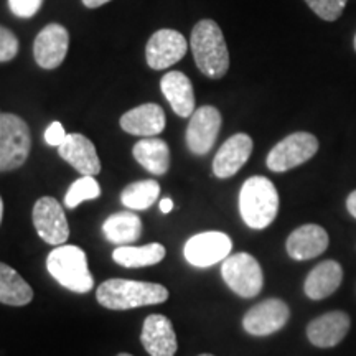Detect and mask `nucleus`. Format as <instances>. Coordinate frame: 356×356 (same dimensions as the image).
I'll use <instances>...</instances> for the list:
<instances>
[{"label":"nucleus","mask_w":356,"mask_h":356,"mask_svg":"<svg viewBox=\"0 0 356 356\" xmlns=\"http://www.w3.org/2000/svg\"><path fill=\"white\" fill-rule=\"evenodd\" d=\"M167 287L155 282L127 279H109L96 291V299L104 309L131 310L137 307L159 305L168 299Z\"/></svg>","instance_id":"1"},{"label":"nucleus","mask_w":356,"mask_h":356,"mask_svg":"<svg viewBox=\"0 0 356 356\" xmlns=\"http://www.w3.org/2000/svg\"><path fill=\"white\" fill-rule=\"evenodd\" d=\"M190 47L195 63L207 78L220 79L229 70V51L225 35L215 20H200L191 30Z\"/></svg>","instance_id":"2"},{"label":"nucleus","mask_w":356,"mask_h":356,"mask_svg":"<svg viewBox=\"0 0 356 356\" xmlns=\"http://www.w3.org/2000/svg\"><path fill=\"white\" fill-rule=\"evenodd\" d=\"M239 213L252 229H264L277 218L279 193L269 178L251 177L239 191Z\"/></svg>","instance_id":"3"},{"label":"nucleus","mask_w":356,"mask_h":356,"mask_svg":"<svg viewBox=\"0 0 356 356\" xmlns=\"http://www.w3.org/2000/svg\"><path fill=\"white\" fill-rule=\"evenodd\" d=\"M47 269L60 286L71 292L86 293L95 287L88 267V257L78 246H56L47 257Z\"/></svg>","instance_id":"4"},{"label":"nucleus","mask_w":356,"mask_h":356,"mask_svg":"<svg viewBox=\"0 0 356 356\" xmlns=\"http://www.w3.org/2000/svg\"><path fill=\"white\" fill-rule=\"evenodd\" d=\"M32 150L30 127L20 115L0 111V172L20 168Z\"/></svg>","instance_id":"5"},{"label":"nucleus","mask_w":356,"mask_h":356,"mask_svg":"<svg viewBox=\"0 0 356 356\" xmlns=\"http://www.w3.org/2000/svg\"><path fill=\"white\" fill-rule=\"evenodd\" d=\"M221 275L226 286L243 299L256 297L264 286L261 264L254 256L248 252H238V254L226 257L221 266Z\"/></svg>","instance_id":"6"},{"label":"nucleus","mask_w":356,"mask_h":356,"mask_svg":"<svg viewBox=\"0 0 356 356\" xmlns=\"http://www.w3.org/2000/svg\"><path fill=\"white\" fill-rule=\"evenodd\" d=\"M318 152V139L310 132H293L275 144L267 155L269 170L282 173L309 162Z\"/></svg>","instance_id":"7"},{"label":"nucleus","mask_w":356,"mask_h":356,"mask_svg":"<svg viewBox=\"0 0 356 356\" xmlns=\"http://www.w3.org/2000/svg\"><path fill=\"white\" fill-rule=\"evenodd\" d=\"M33 226L40 238L51 246H63L70 238V225L66 215L53 197H42L33 204Z\"/></svg>","instance_id":"8"},{"label":"nucleus","mask_w":356,"mask_h":356,"mask_svg":"<svg viewBox=\"0 0 356 356\" xmlns=\"http://www.w3.org/2000/svg\"><path fill=\"white\" fill-rule=\"evenodd\" d=\"M233 243L228 234L220 231H207L191 236L185 243V259L195 267H211L229 256Z\"/></svg>","instance_id":"9"},{"label":"nucleus","mask_w":356,"mask_h":356,"mask_svg":"<svg viewBox=\"0 0 356 356\" xmlns=\"http://www.w3.org/2000/svg\"><path fill=\"white\" fill-rule=\"evenodd\" d=\"M291 309L282 299H266L251 307L243 317V328L249 335L267 337L286 327Z\"/></svg>","instance_id":"10"},{"label":"nucleus","mask_w":356,"mask_h":356,"mask_svg":"<svg viewBox=\"0 0 356 356\" xmlns=\"http://www.w3.org/2000/svg\"><path fill=\"white\" fill-rule=\"evenodd\" d=\"M222 124L220 111L213 106H202L191 114L185 140L191 154L207 155L215 145Z\"/></svg>","instance_id":"11"},{"label":"nucleus","mask_w":356,"mask_h":356,"mask_svg":"<svg viewBox=\"0 0 356 356\" xmlns=\"http://www.w3.org/2000/svg\"><path fill=\"white\" fill-rule=\"evenodd\" d=\"M188 50L186 38L177 30L162 29L149 38L145 47L147 65L152 70H167L180 61Z\"/></svg>","instance_id":"12"},{"label":"nucleus","mask_w":356,"mask_h":356,"mask_svg":"<svg viewBox=\"0 0 356 356\" xmlns=\"http://www.w3.org/2000/svg\"><path fill=\"white\" fill-rule=\"evenodd\" d=\"M70 47V33L63 25L50 24L37 35L33 56L43 70H55L65 61Z\"/></svg>","instance_id":"13"},{"label":"nucleus","mask_w":356,"mask_h":356,"mask_svg":"<svg viewBox=\"0 0 356 356\" xmlns=\"http://www.w3.org/2000/svg\"><path fill=\"white\" fill-rule=\"evenodd\" d=\"M140 341L150 356H175L178 341L175 328L165 315L152 314L144 320Z\"/></svg>","instance_id":"14"},{"label":"nucleus","mask_w":356,"mask_h":356,"mask_svg":"<svg viewBox=\"0 0 356 356\" xmlns=\"http://www.w3.org/2000/svg\"><path fill=\"white\" fill-rule=\"evenodd\" d=\"M351 327L350 315L341 310H332L320 315L307 325V338L317 348H332L341 343Z\"/></svg>","instance_id":"15"},{"label":"nucleus","mask_w":356,"mask_h":356,"mask_svg":"<svg viewBox=\"0 0 356 356\" xmlns=\"http://www.w3.org/2000/svg\"><path fill=\"white\" fill-rule=\"evenodd\" d=\"M58 154L83 177H96L101 173V160L96 147L83 134H68L63 144L58 147Z\"/></svg>","instance_id":"16"},{"label":"nucleus","mask_w":356,"mask_h":356,"mask_svg":"<svg viewBox=\"0 0 356 356\" xmlns=\"http://www.w3.org/2000/svg\"><path fill=\"white\" fill-rule=\"evenodd\" d=\"M252 139L248 134H234L220 147L213 160V173L218 178H229L241 170L252 154Z\"/></svg>","instance_id":"17"},{"label":"nucleus","mask_w":356,"mask_h":356,"mask_svg":"<svg viewBox=\"0 0 356 356\" xmlns=\"http://www.w3.org/2000/svg\"><path fill=\"white\" fill-rule=\"evenodd\" d=\"M328 244H330V238L325 228L318 225H304L289 234L286 249L292 259L309 261L323 254Z\"/></svg>","instance_id":"18"},{"label":"nucleus","mask_w":356,"mask_h":356,"mask_svg":"<svg viewBox=\"0 0 356 356\" xmlns=\"http://www.w3.org/2000/svg\"><path fill=\"white\" fill-rule=\"evenodd\" d=\"M122 131L137 137H155L165 129V113L159 104H142L137 106L126 114H122L121 121Z\"/></svg>","instance_id":"19"},{"label":"nucleus","mask_w":356,"mask_h":356,"mask_svg":"<svg viewBox=\"0 0 356 356\" xmlns=\"http://www.w3.org/2000/svg\"><path fill=\"white\" fill-rule=\"evenodd\" d=\"M343 280V269L337 261L320 262L310 270L304 282L305 296L312 300H322L338 291Z\"/></svg>","instance_id":"20"},{"label":"nucleus","mask_w":356,"mask_h":356,"mask_svg":"<svg viewBox=\"0 0 356 356\" xmlns=\"http://www.w3.org/2000/svg\"><path fill=\"white\" fill-rule=\"evenodd\" d=\"M163 96L170 102L173 113L180 118H191L195 113V92L190 78L181 71H168L160 81Z\"/></svg>","instance_id":"21"},{"label":"nucleus","mask_w":356,"mask_h":356,"mask_svg":"<svg viewBox=\"0 0 356 356\" xmlns=\"http://www.w3.org/2000/svg\"><path fill=\"white\" fill-rule=\"evenodd\" d=\"M132 155L147 172L154 175H163L170 167V149L165 140L157 137H145L137 142Z\"/></svg>","instance_id":"22"},{"label":"nucleus","mask_w":356,"mask_h":356,"mask_svg":"<svg viewBox=\"0 0 356 356\" xmlns=\"http://www.w3.org/2000/svg\"><path fill=\"white\" fill-rule=\"evenodd\" d=\"M102 233L109 243L129 246L140 238L142 221L134 211L114 213L102 225Z\"/></svg>","instance_id":"23"},{"label":"nucleus","mask_w":356,"mask_h":356,"mask_svg":"<svg viewBox=\"0 0 356 356\" xmlns=\"http://www.w3.org/2000/svg\"><path fill=\"white\" fill-rule=\"evenodd\" d=\"M33 300V289L13 267L0 262V304L12 307L29 305Z\"/></svg>","instance_id":"24"},{"label":"nucleus","mask_w":356,"mask_h":356,"mask_svg":"<svg viewBox=\"0 0 356 356\" xmlns=\"http://www.w3.org/2000/svg\"><path fill=\"white\" fill-rule=\"evenodd\" d=\"M165 248L159 243H150L145 246H119L114 249L113 259L122 267H147L155 266L165 257Z\"/></svg>","instance_id":"25"},{"label":"nucleus","mask_w":356,"mask_h":356,"mask_svg":"<svg viewBox=\"0 0 356 356\" xmlns=\"http://www.w3.org/2000/svg\"><path fill=\"white\" fill-rule=\"evenodd\" d=\"M160 195V185L155 180L134 181L121 193V202L129 210L142 211L150 208Z\"/></svg>","instance_id":"26"},{"label":"nucleus","mask_w":356,"mask_h":356,"mask_svg":"<svg viewBox=\"0 0 356 356\" xmlns=\"http://www.w3.org/2000/svg\"><path fill=\"white\" fill-rule=\"evenodd\" d=\"M101 195V186L95 177H81L70 186L65 195V207L70 210L79 207L86 200H96Z\"/></svg>","instance_id":"27"},{"label":"nucleus","mask_w":356,"mask_h":356,"mask_svg":"<svg viewBox=\"0 0 356 356\" xmlns=\"http://www.w3.org/2000/svg\"><path fill=\"white\" fill-rule=\"evenodd\" d=\"M348 0H305V3L322 20L335 22L343 13Z\"/></svg>","instance_id":"28"},{"label":"nucleus","mask_w":356,"mask_h":356,"mask_svg":"<svg viewBox=\"0 0 356 356\" xmlns=\"http://www.w3.org/2000/svg\"><path fill=\"white\" fill-rule=\"evenodd\" d=\"M19 38L15 37V33L6 26H0V63L13 60L19 53Z\"/></svg>","instance_id":"29"},{"label":"nucleus","mask_w":356,"mask_h":356,"mask_svg":"<svg viewBox=\"0 0 356 356\" xmlns=\"http://www.w3.org/2000/svg\"><path fill=\"white\" fill-rule=\"evenodd\" d=\"M43 0H8V7L13 15L22 17V19H30L40 10Z\"/></svg>","instance_id":"30"},{"label":"nucleus","mask_w":356,"mask_h":356,"mask_svg":"<svg viewBox=\"0 0 356 356\" xmlns=\"http://www.w3.org/2000/svg\"><path fill=\"white\" fill-rule=\"evenodd\" d=\"M66 136H68V134L65 132L63 124L58 121L51 122L50 126L47 127V131H44V140H47V144L51 147H60L65 142Z\"/></svg>","instance_id":"31"},{"label":"nucleus","mask_w":356,"mask_h":356,"mask_svg":"<svg viewBox=\"0 0 356 356\" xmlns=\"http://www.w3.org/2000/svg\"><path fill=\"white\" fill-rule=\"evenodd\" d=\"M346 210L353 218H356V190L351 191L348 195V198H346Z\"/></svg>","instance_id":"32"},{"label":"nucleus","mask_w":356,"mask_h":356,"mask_svg":"<svg viewBox=\"0 0 356 356\" xmlns=\"http://www.w3.org/2000/svg\"><path fill=\"white\" fill-rule=\"evenodd\" d=\"M173 210V202L170 198H163L162 202H160V211L162 213H170Z\"/></svg>","instance_id":"33"},{"label":"nucleus","mask_w":356,"mask_h":356,"mask_svg":"<svg viewBox=\"0 0 356 356\" xmlns=\"http://www.w3.org/2000/svg\"><path fill=\"white\" fill-rule=\"evenodd\" d=\"M108 2H111V0H83V3L88 8H97V7L104 6V3H108Z\"/></svg>","instance_id":"34"},{"label":"nucleus","mask_w":356,"mask_h":356,"mask_svg":"<svg viewBox=\"0 0 356 356\" xmlns=\"http://www.w3.org/2000/svg\"><path fill=\"white\" fill-rule=\"evenodd\" d=\"M2 220H3V200L0 197V225H2Z\"/></svg>","instance_id":"35"},{"label":"nucleus","mask_w":356,"mask_h":356,"mask_svg":"<svg viewBox=\"0 0 356 356\" xmlns=\"http://www.w3.org/2000/svg\"><path fill=\"white\" fill-rule=\"evenodd\" d=\"M118 356H132V355L131 353H119Z\"/></svg>","instance_id":"36"},{"label":"nucleus","mask_w":356,"mask_h":356,"mask_svg":"<svg viewBox=\"0 0 356 356\" xmlns=\"http://www.w3.org/2000/svg\"><path fill=\"white\" fill-rule=\"evenodd\" d=\"M198 356H215V355H210V353H203V355H198Z\"/></svg>","instance_id":"37"},{"label":"nucleus","mask_w":356,"mask_h":356,"mask_svg":"<svg viewBox=\"0 0 356 356\" xmlns=\"http://www.w3.org/2000/svg\"><path fill=\"white\" fill-rule=\"evenodd\" d=\"M353 44H355V51H356V35H355V40H353Z\"/></svg>","instance_id":"38"}]
</instances>
